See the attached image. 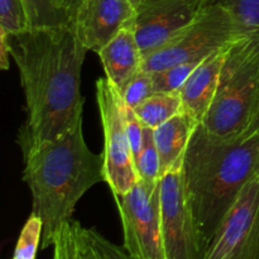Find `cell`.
<instances>
[{
  "mask_svg": "<svg viewBox=\"0 0 259 259\" xmlns=\"http://www.w3.org/2000/svg\"><path fill=\"white\" fill-rule=\"evenodd\" d=\"M25 96L27 119L18 134L23 156L82 123L81 70L88 50L73 23L9 35Z\"/></svg>",
  "mask_w": 259,
  "mask_h": 259,
  "instance_id": "cell-1",
  "label": "cell"
},
{
  "mask_svg": "<svg viewBox=\"0 0 259 259\" xmlns=\"http://www.w3.org/2000/svg\"><path fill=\"white\" fill-rule=\"evenodd\" d=\"M182 172L205 252L242 190L259 175V119L254 115L248 129L230 138L214 136L200 124Z\"/></svg>",
  "mask_w": 259,
  "mask_h": 259,
  "instance_id": "cell-2",
  "label": "cell"
},
{
  "mask_svg": "<svg viewBox=\"0 0 259 259\" xmlns=\"http://www.w3.org/2000/svg\"><path fill=\"white\" fill-rule=\"evenodd\" d=\"M23 180L33 199V214L43 223L40 248L53 245L56 234L72 219L78 200L105 182V157L94 153L83 138L82 123L24 154Z\"/></svg>",
  "mask_w": 259,
  "mask_h": 259,
  "instance_id": "cell-3",
  "label": "cell"
},
{
  "mask_svg": "<svg viewBox=\"0 0 259 259\" xmlns=\"http://www.w3.org/2000/svg\"><path fill=\"white\" fill-rule=\"evenodd\" d=\"M258 101L259 33H250L228 47L217 94L201 125L222 138L239 136L252 123Z\"/></svg>",
  "mask_w": 259,
  "mask_h": 259,
  "instance_id": "cell-4",
  "label": "cell"
},
{
  "mask_svg": "<svg viewBox=\"0 0 259 259\" xmlns=\"http://www.w3.org/2000/svg\"><path fill=\"white\" fill-rule=\"evenodd\" d=\"M250 34L237 19L218 3H207L189 25L166 45L144 56L143 68L157 72L179 63L204 60L217 51Z\"/></svg>",
  "mask_w": 259,
  "mask_h": 259,
  "instance_id": "cell-5",
  "label": "cell"
},
{
  "mask_svg": "<svg viewBox=\"0 0 259 259\" xmlns=\"http://www.w3.org/2000/svg\"><path fill=\"white\" fill-rule=\"evenodd\" d=\"M96 101L105 138V182L113 194H125L139 181L126 131L125 103L108 77L96 81Z\"/></svg>",
  "mask_w": 259,
  "mask_h": 259,
  "instance_id": "cell-6",
  "label": "cell"
},
{
  "mask_svg": "<svg viewBox=\"0 0 259 259\" xmlns=\"http://www.w3.org/2000/svg\"><path fill=\"white\" fill-rule=\"evenodd\" d=\"M114 195L124 233V249L136 259H166L162 239L159 184L138 181L132 190Z\"/></svg>",
  "mask_w": 259,
  "mask_h": 259,
  "instance_id": "cell-7",
  "label": "cell"
},
{
  "mask_svg": "<svg viewBox=\"0 0 259 259\" xmlns=\"http://www.w3.org/2000/svg\"><path fill=\"white\" fill-rule=\"evenodd\" d=\"M182 163L164 174L159 181L164 255L166 259H201L204 245L187 199Z\"/></svg>",
  "mask_w": 259,
  "mask_h": 259,
  "instance_id": "cell-8",
  "label": "cell"
},
{
  "mask_svg": "<svg viewBox=\"0 0 259 259\" xmlns=\"http://www.w3.org/2000/svg\"><path fill=\"white\" fill-rule=\"evenodd\" d=\"M201 259H259V175L242 190Z\"/></svg>",
  "mask_w": 259,
  "mask_h": 259,
  "instance_id": "cell-9",
  "label": "cell"
},
{
  "mask_svg": "<svg viewBox=\"0 0 259 259\" xmlns=\"http://www.w3.org/2000/svg\"><path fill=\"white\" fill-rule=\"evenodd\" d=\"M205 0H139L133 29L143 56L166 45L196 18Z\"/></svg>",
  "mask_w": 259,
  "mask_h": 259,
  "instance_id": "cell-10",
  "label": "cell"
},
{
  "mask_svg": "<svg viewBox=\"0 0 259 259\" xmlns=\"http://www.w3.org/2000/svg\"><path fill=\"white\" fill-rule=\"evenodd\" d=\"M134 17L136 5L131 0H83L73 17V27L86 50L98 53L132 24Z\"/></svg>",
  "mask_w": 259,
  "mask_h": 259,
  "instance_id": "cell-11",
  "label": "cell"
},
{
  "mask_svg": "<svg viewBox=\"0 0 259 259\" xmlns=\"http://www.w3.org/2000/svg\"><path fill=\"white\" fill-rule=\"evenodd\" d=\"M106 77L119 91L143 68L144 56L137 40L133 23L125 25L98 52Z\"/></svg>",
  "mask_w": 259,
  "mask_h": 259,
  "instance_id": "cell-12",
  "label": "cell"
},
{
  "mask_svg": "<svg viewBox=\"0 0 259 259\" xmlns=\"http://www.w3.org/2000/svg\"><path fill=\"white\" fill-rule=\"evenodd\" d=\"M227 50L228 47L223 48L205 58L180 90L184 111L194 116L200 124L217 94Z\"/></svg>",
  "mask_w": 259,
  "mask_h": 259,
  "instance_id": "cell-13",
  "label": "cell"
},
{
  "mask_svg": "<svg viewBox=\"0 0 259 259\" xmlns=\"http://www.w3.org/2000/svg\"><path fill=\"white\" fill-rule=\"evenodd\" d=\"M200 125L194 116L181 111L154 131V141L161 161V177L184 162L195 131Z\"/></svg>",
  "mask_w": 259,
  "mask_h": 259,
  "instance_id": "cell-14",
  "label": "cell"
},
{
  "mask_svg": "<svg viewBox=\"0 0 259 259\" xmlns=\"http://www.w3.org/2000/svg\"><path fill=\"white\" fill-rule=\"evenodd\" d=\"M53 247L55 259H104L91 238L90 229L73 219L61 227Z\"/></svg>",
  "mask_w": 259,
  "mask_h": 259,
  "instance_id": "cell-15",
  "label": "cell"
},
{
  "mask_svg": "<svg viewBox=\"0 0 259 259\" xmlns=\"http://www.w3.org/2000/svg\"><path fill=\"white\" fill-rule=\"evenodd\" d=\"M133 110L144 126L156 129L184 111V104L180 91L154 93Z\"/></svg>",
  "mask_w": 259,
  "mask_h": 259,
  "instance_id": "cell-16",
  "label": "cell"
},
{
  "mask_svg": "<svg viewBox=\"0 0 259 259\" xmlns=\"http://www.w3.org/2000/svg\"><path fill=\"white\" fill-rule=\"evenodd\" d=\"M29 18L30 29H48L71 25L73 18L55 0H23Z\"/></svg>",
  "mask_w": 259,
  "mask_h": 259,
  "instance_id": "cell-17",
  "label": "cell"
},
{
  "mask_svg": "<svg viewBox=\"0 0 259 259\" xmlns=\"http://www.w3.org/2000/svg\"><path fill=\"white\" fill-rule=\"evenodd\" d=\"M138 180L147 186L154 187L161 181V161L154 141V131L144 126V144L136 161Z\"/></svg>",
  "mask_w": 259,
  "mask_h": 259,
  "instance_id": "cell-18",
  "label": "cell"
},
{
  "mask_svg": "<svg viewBox=\"0 0 259 259\" xmlns=\"http://www.w3.org/2000/svg\"><path fill=\"white\" fill-rule=\"evenodd\" d=\"M205 60V58H204ZM204 60L189 61V62L179 63L172 67L164 68L157 72H151L153 78L154 93H175L181 90L182 86L191 76L195 68Z\"/></svg>",
  "mask_w": 259,
  "mask_h": 259,
  "instance_id": "cell-19",
  "label": "cell"
},
{
  "mask_svg": "<svg viewBox=\"0 0 259 259\" xmlns=\"http://www.w3.org/2000/svg\"><path fill=\"white\" fill-rule=\"evenodd\" d=\"M0 29L10 35L30 29L29 18L23 0H0Z\"/></svg>",
  "mask_w": 259,
  "mask_h": 259,
  "instance_id": "cell-20",
  "label": "cell"
},
{
  "mask_svg": "<svg viewBox=\"0 0 259 259\" xmlns=\"http://www.w3.org/2000/svg\"><path fill=\"white\" fill-rule=\"evenodd\" d=\"M42 220L32 212L18 238L13 259H35L38 247L42 240Z\"/></svg>",
  "mask_w": 259,
  "mask_h": 259,
  "instance_id": "cell-21",
  "label": "cell"
},
{
  "mask_svg": "<svg viewBox=\"0 0 259 259\" xmlns=\"http://www.w3.org/2000/svg\"><path fill=\"white\" fill-rule=\"evenodd\" d=\"M209 3L223 5L244 29L259 33V0H210Z\"/></svg>",
  "mask_w": 259,
  "mask_h": 259,
  "instance_id": "cell-22",
  "label": "cell"
},
{
  "mask_svg": "<svg viewBox=\"0 0 259 259\" xmlns=\"http://www.w3.org/2000/svg\"><path fill=\"white\" fill-rule=\"evenodd\" d=\"M154 94L152 73L142 68L125 86L120 90V95L128 108L136 109L144 100Z\"/></svg>",
  "mask_w": 259,
  "mask_h": 259,
  "instance_id": "cell-23",
  "label": "cell"
},
{
  "mask_svg": "<svg viewBox=\"0 0 259 259\" xmlns=\"http://www.w3.org/2000/svg\"><path fill=\"white\" fill-rule=\"evenodd\" d=\"M125 118H126V131H128L129 143H131L132 153H133L134 164L137 158L142 152L144 144V125L139 118L137 116L136 111L132 108L125 105Z\"/></svg>",
  "mask_w": 259,
  "mask_h": 259,
  "instance_id": "cell-24",
  "label": "cell"
},
{
  "mask_svg": "<svg viewBox=\"0 0 259 259\" xmlns=\"http://www.w3.org/2000/svg\"><path fill=\"white\" fill-rule=\"evenodd\" d=\"M90 235L104 259H136L132 257L124 248H120L109 242L105 237H103L95 229H90Z\"/></svg>",
  "mask_w": 259,
  "mask_h": 259,
  "instance_id": "cell-25",
  "label": "cell"
},
{
  "mask_svg": "<svg viewBox=\"0 0 259 259\" xmlns=\"http://www.w3.org/2000/svg\"><path fill=\"white\" fill-rule=\"evenodd\" d=\"M9 33L4 29H0V68L8 70L10 65V46H9Z\"/></svg>",
  "mask_w": 259,
  "mask_h": 259,
  "instance_id": "cell-26",
  "label": "cell"
},
{
  "mask_svg": "<svg viewBox=\"0 0 259 259\" xmlns=\"http://www.w3.org/2000/svg\"><path fill=\"white\" fill-rule=\"evenodd\" d=\"M55 2L57 3L58 5H61L62 8H65V9L67 10L73 18L75 17L76 12H77V9L83 3V0H55Z\"/></svg>",
  "mask_w": 259,
  "mask_h": 259,
  "instance_id": "cell-27",
  "label": "cell"
},
{
  "mask_svg": "<svg viewBox=\"0 0 259 259\" xmlns=\"http://www.w3.org/2000/svg\"><path fill=\"white\" fill-rule=\"evenodd\" d=\"M131 2H132V3H133V4H134V5H136V4H137V3H138V2H139V0H131Z\"/></svg>",
  "mask_w": 259,
  "mask_h": 259,
  "instance_id": "cell-28",
  "label": "cell"
},
{
  "mask_svg": "<svg viewBox=\"0 0 259 259\" xmlns=\"http://www.w3.org/2000/svg\"><path fill=\"white\" fill-rule=\"evenodd\" d=\"M210 2V0H205V4H206V3H209Z\"/></svg>",
  "mask_w": 259,
  "mask_h": 259,
  "instance_id": "cell-29",
  "label": "cell"
}]
</instances>
